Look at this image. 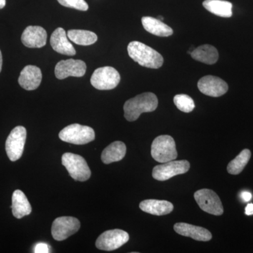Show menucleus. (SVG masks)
Instances as JSON below:
<instances>
[{
	"instance_id": "obj_1",
	"label": "nucleus",
	"mask_w": 253,
	"mask_h": 253,
	"mask_svg": "<svg viewBox=\"0 0 253 253\" xmlns=\"http://www.w3.org/2000/svg\"><path fill=\"white\" fill-rule=\"evenodd\" d=\"M158 100L154 93L145 92L127 100L124 104V116L129 122L135 121L143 113L153 112L157 109Z\"/></svg>"
},
{
	"instance_id": "obj_2",
	"label": "nucleus",
	"mask_w": 253,
	"mask_h": 253,
	"mask_svg": "<svg viewBox=\"0 0 253 253\" xmlns=\"http://www.w3.org/2000/svg\"><path fill=\"white\" fill-rule=\"evenodd\" d=\"M127 51L131 59L144 67L158 69L164 62L162 55L140 42H131L128 44Z\"/></svg>"
},
{
	"instance_id": "obj_3",
	"label": "nucleus",
	"mask_w": 253,
	"mask_h": 253,
	"mask_svg": "<svg viewBox=\"0 0 253 253\" xmlns=\"http://www.w3.org/2000/svg\"><path fill=\"white\" fill-rule=\"evenodd\" d=\"M151 156L155 161L164 163L177 158L175 141L171 136H158L151 145Z\"/></svg>"
},
{
	"instance_id": "obj_4",
	"label": "nucleus",
	"mask_w": 253,
	"mask_h": 253,
	"mask_svg": "<svg viewBox=\"0 0 253 253\" xmlns=\"http://www.w3.org/2000/svg\"><path fill=\"white\" fill-rule=\"evenodd\" d=\"M59 138L61 140L70 144H86L94 140L95 132L90 126L72 124L60 131Z\"/></svg>"
},
{
	"instance_id": "obj_5",
	"label": "nucleus",
	"mask_w": 253,
	"mask_h": 253,
	"mask_svg": "<svg viewBox=\"0 0 253 253\" xmlns=\"http://www.w3.org/2000/svg\"><path fill=\"white\" fill-rule=\"evenodd\" d=\"M61 161L63 166L75 180L84 181L90 178V169L84 158L79 155L66 153L63 155Z\"/></svg>"
},
{
	"instance_id": "obj_6",
	"label": "nucleus",
	"mask_w": 253,
	"mask_h": 253,
	"mask_svg": "<svg viewBox=\"0 0 253 253\" xmlns=\"http://www.w3.org/2000/svg\"><path fill=\"white\" fill-rule=\"evenodd\" d=\"M121 76L117 70L105 66L95 70L91 77V84L99 90H111L118 85Z\"/></svg>"
},
{
	"instance_id": "obj_7",
	"label": "nucleus",
	"mask_w": 253,
	"mask_h": 253,
	"mask_svg": "<svg viewBox=\"0 0 253 253\" xmlns=\"http://www.w3.org/2000/svg\"><path fill=\"white\" fill-rule=\"evenodd\" d=\"M194 199L204 212L221 215L224 212L222 204L218 195L211 189H203L195 192Z\"/></svg>"
},
{
	"instance_id": "obj_8",
	"label": "nucleus",
	"mask_w": 253,
	"mask_h": 253,
	"mask_svg": "<svg viewBox=\"0 0 253 253\" xmlns=\"http://www.w3.org/2000/svg\"><path fill=\"white\" fill-rule=\"evenodd\" d=\"M27 131L23 126L12 129L6 141V152L10 161H16L22 156L26 144Z\"/></svg>"
},
{
	"instance_id": "obj_9",
	"label": "nucleus",
	"mask_w": 253,
	"mask_h": 253,
	"mask_svg": "<svg viewBox=\"0 0 253 253\" xmlns=\"http://www.w3.org/2000/svg\"><path fill=\"white\" fill-rule=\"evenodd\" d=\"M190 169L189 161H171L158 165L153 169L152 176L158 181H166L179 174L186 173Z\"/></svg>"
},
{
	"instance_id": "obj_10",
	"label": "nucleus",
	"mask_w": 253,
	"mask_h": 253,
	"mask_svg": "<svg viewBox=\"0 0 253 253\" xmlns=\"http://www.w3.org/2000/svg\"><path fill=\"white\" fill-rule=\"evenodd\" d=\"M129 236L121 229L105 231L96 241V246L101 251H111L117 250L128 242Z\"/></svg>"
},
{
	"instance_id": "obj_11",
	"label": "nucleus",
	"mask_w": 253,
	"mask_h": 253,
	"mask_svg": "<svg viewBox=\"0 0 253 253\" xmlns=\"http://www.w3.org/2000/svg\"><path fill=\"white\" fill-rule=\"evenodd\" d=\"M81 222L77 218L73 217H60L56 218L51 226V234L56 241L67 239L79 231Z\"/></svg>"
},
{
	"instance_id": "obj_12",
	"label": "nucleus",
	"mask_w": 253,
	"mask_h": 253,
	"mask_svg": "<svg viewBox=\"0 0 253 253\" xmlns=\"http://www.w3.org/2000/svg\"><path fill=\"white\" fill-rule=\"evenodd\" d=\"M86 63L82 60H62L55 67V76L59 80L68 77H83L86 73Z\"/></svg>"
},
{
	"instance_id": "obj_13",
	"label": "nucleus",
	"mask_w": 253,
	"mask_h": 253,
	"mask_svg": "<svg viewBox=\"0 0 253 253\" xmlns=\"http://www.w3.org/2000/svg\"><path fill=\"white\" fill-rule=\"evenodd\" d=\"M198 87L201 93L212 97H219L225 94L229 89L225 81L213 76L201 78L198 83Z\"/></svg>"
},
{
	"instance_id": "obj_14",
	"label": "nucleus",
	"mask_w": 253,
	"mask_h": 253,
	"mask_svg": "<svg viewBox=\"0 0 253 253\" xmlns=\"http://www.w3.org/2000/svg\"><path fill=\"white\" fill-rule=\"evenodd\" d=\"M47 34L41 26H28L21 36V41L28 48H42L45 46Z\"/></svg>"
},
{
	"instance_id": "obj_15",
	"label": "nucleus",
	"mask_w": 253,
	"mask_h": 253,
	"mask_svg": "<svg viewBox=\"0 0 253 253\" xmlns=\"http://www.w3.org/2000/svg\"><path fill=\"white\" fill-rule=\"evenodd\" d=\"M42 79L41 68L28 65L23 68L18 78L20 86L26 90H35L39 87Z\"/></svg>"
},
{
	"instance_id": "obj_16",
	"label": "nucleus",
	"mask_w": 253,
	"mask_h": 253,
	"mask_svg": "<svg viewBox=\"0 0 253 253\" xmlns=\"http://www.w3.org/2000/svg\"><path fill=\"white\" fill-rule=\"evenodd\" d=\"M50 44L56 52L67 56H74L76 49L70 42L66 31L62 28H58L51 34Z\"/></svg>"
},
{
	"instance_id": "obj_17",
	"label": "nucleus",
	"mask_w": 253,
	"mask_h": 253,
	"mask_svg": "<svg viewBox=\"0 0 253 253\" xmlns=\"http://www.w3.org/2000/svg\"><path fill=\"white\" fill-rule=\"evenodd\" d=\"M174 230L179 235L186 236L199 241H209L212 239V234L201 226H194L187 223H176Z\"/></svg>"
},
{
	"instance_id": "obj_18",
	"label": "nucleus",
	"mask_w": 253,
	"mask_h": 253,
	"mask_svg": "<svg viewBox=\"0 0 253 253\" xmlns=\"http://www.w3.org/2000/svg\"><path fill=\"white\" fill-rule=\"evenodd\" d=\"M141 211L153 215H166L172 212L174 206L172 203L167 201L161 200L148 199L144 200L139 204Z\"/></svg>"
},
{
	"instance_id": "obj_19",
	"label": "nucleus",
	"mask_w": 253,
	"mask_h": 253,
	"mask_svg": "<svg viewBox=\"0 0 253 253\" xmlns=\"http://www.w3.org/2000/svg\"><path fill=\"white\" fill-rule=\"evenodd\" d=\"M143 27L146 31L158 37H169L173 34L172 28L158 18L144 16L141 18Z\"/></svg>"
},
{
	"instance_id": "obj_20",
	"label": "nucleus",
	"mask_w": 253,
	"mask_h": 253,
	"mask_svg": "<svg viewBox=\"0 0 253 253\" xmlns=\"http://www.w3.org/2000/svg\"><path fill=\"white\" fill-rule=\"evenodd\" d=\"M12 213L15 217L21 219L29 215L32 212V208L26 195L21 190H16L12 196Z\"/></svg>"
},
{
	"instance_id": "obj_21",
	"label": "nucleus",
	"mask_w": 253,
	"mask_h": 253,
	"mask_svg": "<svg viewBox=\"0 0 253 253\" xmlns=\"http://www.w3.org/2000/svg\"><path fill=\"white\" fill-rule=\"evenodd\" d=\"M126 144L122 141H115L103 151L101 160L105 164L121 161L126 156Z\"/></svg>"
},
{
	"instance_id": "obj_22",
	"label": "nucleus",
	"mask_w": 253,
	"mask_h": 253,
	"mask_svg": "<svg viewBox=\"0 0 253 253\" xmlns=\"http://www.w3.org/2000/svg\"><path fill=\"white\" fill-rule=\"evenodd\" d=\"M191 57L199 62L208 65L214 64L219 59V53L214 46L204 44L195 49L191 53Z\"/></svg>"
},
{
	"instance_id": "obj_23",
	"label": "nucleus",
	"mask_w": 253,
	"mask_h": 253,
	"mask_svg": "<svg viewBox=\"0 0 253 253\" xmlns=\"http://www.w3.org/2000/svg\"><path fill=\"white\" fill-rule=\"evenodd\" d=\"M205 9L212 14L223 18L232 16V6L231 2L224 0H205L203 2Z\"/></svg>"
},
{
	"instance_id": "obj_24",
	"label": "nucleus",
	"mask_w": 253,
	"mask_h": 253,
	"mask_svg": "<svg viewBox=\"0 0 253 253\" xmlns=\"http://www.w3.org/2000/svg\"><path fill=\"white\" fill-rule=\"evenodd\" d=\"M67 36L70 41L81 46H89L97 41V36L93 32L84 30H70Z\"/></svg>"
},
{
	"instance_id": "obj_25",
	"label": "nucleus",
	"mask_w": 253,
	"mask_h": 253,
	"mask_svg": "<svg viewBox=\"0 0 253 253\" xmlns=\"http://www.w3.org/2000/svg\"><path fill=\"white\" fill-rule=\"evenodd\" d=\"M251 157L249 149H244L234 160L228 164L227 171L229 174H239L244 170L246 165L249 163Z\"/></svg>"
},
{
	"instance_id": "obj_26",
	"label": "nucleus",
	"mask_w": 253,
	"mask_h": 253,
	"mask_svg": "<svg viewBox=\"0 0 253 253\" xmlns=\"http://www.w3.org/2000/svg\"><path fill=\"white\" fill-rule=\"evenodd\" d=\"M174 103L178 109L184 113L194 111L195 103L191 96L187 94H177L174 96Z\"/></svg>"
},
{
	"instance_id": "obj_27",
	"label": "nucleus",
	"mask_w": 253,
	"mask_h": 253,
	"mask_svg": "<svg viewBox=\"0 0 253 253\" xmlns=\"http://www.w3.org/2000/svg\"><path fill=\"white\" fill-rule=\"evenodd\" d=\"M60 4L65 7L72 8L80 10V11H85L89 9L87 3L84 0H57Z\"/></svg>"
},
{
	"instance_id": "obj_28",
	"label": "nucleus",
	"mask_w": 253,
	"mask_h": 253,
	"mask_svg": "<svg viewBox=\"0 0 253 253\" xmlns=\"http://www.w3.org/2000/svg\"><path fill=\"white\" fill-rule=\"evenodd\" d=\"M49 252L50 248L47 244H43V243H41V244H37L36 247H35L34 253H47Z\"/></svg>"
},
{
	"instance_id": "obj_29",
	"label": "nucleus",
	"mask_w": 253,
	"mask_h": 253,
	"mask_svg": "<svg viewBox=\"0 0 253 253\" xmlns=\"http://www.w3.org/2000/svg\"><path fill=\"white\" fill-rule=\"evenodd\" d=\"M241 198L245 201V202H249L252 199V194L248 191H244L241 194Z\"/></svg>"
},
{
	"instance_id": "obj_30",
	"label": "nucleus",
	"mask_w": 253,
	"mask_h": 253,
	"mask_svg": "<svg viewBox=\"0 0 253 253\" xmlns=\"http://www.w3.org/2000/svg\"><path fill=\"white\" fill-rule=\"evenodd\" d=\"M245 213L246 215H253V204H249L246 206V209H245Z\"/></svg>"
},
{
	"instance_id": "obj_31",
	"label": "nucleus",
	"mask_w": 253,
	"mask_h": 253,
	"mask_svg": "<svg viewBox=\"0 0 253 253\" xmlns=\"http://www.w3.org/2000/svg\"><path fill=\"white\" fill-rule=\"evenodd\" d=\"M6 5V0H0V9H3Z\"/></svg>"
},
{
	"instance_id": "obj_32",
	"label": "nucleus",
	"mask_w": 253,
	"mask_h": 253,
	"mask_svg": "<svg viewBox=\"0 0 253 253\" xmlns=\"http://www.w3.org/2000/svg\"><path fill=\"white\" fill-rule=\"evenodd\" d=\"M1 68H2V55H1V51H0V72H1Z\"/></svg>"
},
{
	"instance_id": "obj_33",
	"label": "nucleus",
	"mask_w": 253,
	"mask_h": 253,
	"mask_svg": "<svg viewBox=\"0 0 253 253\" xmlns=\"http://www.w3.org/2000/svg\"><path fill=\"white\" fill-rule=\"evenodd\" d=\"M158 19H159L160 21H163V20H164V18H163V16H158Z\"/></svg>"
}]
</instances>
